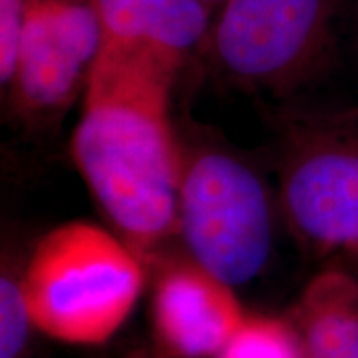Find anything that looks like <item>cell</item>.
<instances>
[{
  "mask_svg": "<svg viewBox=\"0 0 358 358\" xmlns=\"http://www.w3.org/2000/svg\"><path fill=\"white\" fill-rule=\"evenodd\" d=\"M185 58L105 40L71 138V156L118 237L145 264L178 234L179 148L169 115Z\"/></svg>",
  "mask_w": 358,
  "mask_h": 358,
  "instance_id": "obj_1",
  "label": "cell"
},
{
  "mask_svg": "<svg viewBox=\"0 0 358 358\" xmlns=\"http://www.w3.org/2000/svg\"><path fill=\"white\" fill-rule=\"evenodd\" d=\"M352 0H226L198 48L219 82L297 101L337 69Z\"/></svg>",
  "mask_w": 358,
  "mask_h": 358,
  "instance_id": "obj_2",
  "label": "cell"
},
{
  "mask_svg": "<svg viewBox=\"0 0 358 358\" xmlns=\"http://www.w3.org/2000/svg\"><path fill=\"white\" fill-rule=\"evenodd\" d=\"M176 136L178 236L191 261L231 287L248 284L266 268L274 245V203L266 178L196 123L176 128Z\"/></svg>",
  "mask_w": 358,
  "mask_h": 358,
  "instance_id": "obj_3",
  "label": "cell"
},
{
  "mask_svg": "<svg viewBox=\"0 0 358 358\" xmlns=\"http://www.w3.org/2000/svg\"><path fill=\"white\" fill-rule=\"evenodd\" d=\"M277 206L312 250L358 252V106H268Z\"/></svg>",
  "mask_w": 358,
  "mask_h": 358,
  "instance_id": "obj_4",
  "label": "cell"
},
{
  "mask_svg": "<svg viewBox=\"0 0 358 358\" xmlns=\"http://www.w3.org/2000/svg\"><path fill=\"white\" fill-rule=\"evenodd\" d=\"M145 266L100 226L73 221L47 232L22 280L35 329L75 345H98L118 332L136 306Z\"/></svg>",
  "mask_w": 358,
  "mask_h": 358,
  "instance_id": "obj_5",
  "label": "cell"
},
{
  "mask_svg": "<svg viewBox=\"0 0 358 358\" xmlns=\"http://www.w3.org/2000/svg\"><path fill=\"white\" fill-rule=\"evenodd\" d=\"M103 42L93 0H29L15 75L7 88L12 113L29 124L62 118L85 93Z\"/></svg>",
  "mask_w": 358,
  "mask_h": 358,
  "instance_id": "obj_6",
  "label": "cell"
},
{
  "mask_svg": "<svg viewBox=\"0 0 358 358\" xmlns=\"http://www.w3.org/2000/svg\"><path fill=\"white\" fill-rule=\"evenodd\" d=\"M248 319L229 284L194 261L171 264L153 295L159 345L176 358L216 357Z\"/></svg>",
  "mask_w": 358,
  "mask_h": 358,
  "instance_id": "obj_7",
  "label": "cell"
},
{
  "mask_svg": "<svg viewBox=\"0 0 358 358\" xmlns=\"http://www.w3.org/2000/svg\"><path fill=\"white\" fill-rule=\"evenodd\" d=\"M289 324L302 358H358V275L338 267L313 275Z\"/></svg>",
  "mask_w": 358,
  "mask_h": 358,
  "instance_id": "obj_8",
  "label": "cell"
},
{
  "mask_svg": "<svg viewBox=\"0 0 358 358\" xmlns=\"http://www.w3.org/2000/svg\"><path fill=\"white\" fill-rule=\"evenodd\" d=\"M103 38L140 42L186 58L198 50L214 12L203 0H93Z\"/></svg>",
  "mask_w": 358,
  "mask_h": 358,
  "instance_id": "obj_9",
  "label": "cell"
},
{
  "mask_svg": "<svg viewBox=\"0 0 358 358\" xmlns=\"http://www.w3.org/2000/svg\"><path fill=\"white\" fill-rule=\"evenodd\" d=\"M24 266H13L3 252L0 274V358H22L34 320L24 292Z\"/></svg>",
  "mask_w": 358,
  "mask_h": 358,
  "instance_id": "obj_10",
  "label": "cell"
},
{
  "mask_svg": "<svg viewBox=\"0 0 358 358\" xmlns=\"http://www.w3.org/2000/svg\"><path fill=\"white\" fill-rule=\"evenodd\" d=\"M214 358H302L289 320L248 317Z\"/></svg>",
  "mask_w": 358,
  "mask_h": 358,
  "instance_id": "obj_11",
  "label": "cell"
},
{
  "mask_svg": "<svg viewBox=\"0 0 358 358\" xmlns=\"http://www.w3.org/2000/svg\"><path fill=\"white\" fill-rule=\"evenodd\" d=\"M29 0H0V73L2 87H10L15 75L25 8Z\"/></svg>",
  "mask_w": 358,
  "mask_h": 358,
  "instance_id": "obj_12",
  "label": "cell"
},
{
  "mask_svg": "<svg viewBox=\"0 0 358 358\" xmlns=\"http://www.w3.org/2000/svg\"><path fill=\"white\" fill-rule=\"evenodd\" d=\"M352 2H353V24H355L357 40H358V0H352Z\"/></svg>",
  "mask_w": 358,
  "mask_h": 358,
  "instance_id": "obj_13",
  "label": "cell"
},
{
  "mask_svg": "<svg viewBox=\"0 0 358 358\" xmlns=\"http://www.w3.org/2000/svg\"><path fill=\"white\" fill-rule=\"evenodd\" d=\"M203 2L206 3V6H209L213 8V10H217L219 7L222 6L224 2H226V0H203Z\"/></svg>",
  "mask_w": 358,
  "mask_h": 358,
  "instance_id": "obj_14",
  "label": "cell"
},
{
  "mask_svg": "<svg viewBox=\"0 0 358 358\" xmlns=\"http://www.w3.org/2000/svg\"><path fill=\"white\" fill-rule=\"evenodd\" d=\"M353 259H355V261H357V264H358V252H355V254H353V256H352Z\"/></svg>",
  "mask_w": 358,
  "mask_h": 358,
  "instance_id": "obj_15",
  "label": "cell"
}]
</instances>
